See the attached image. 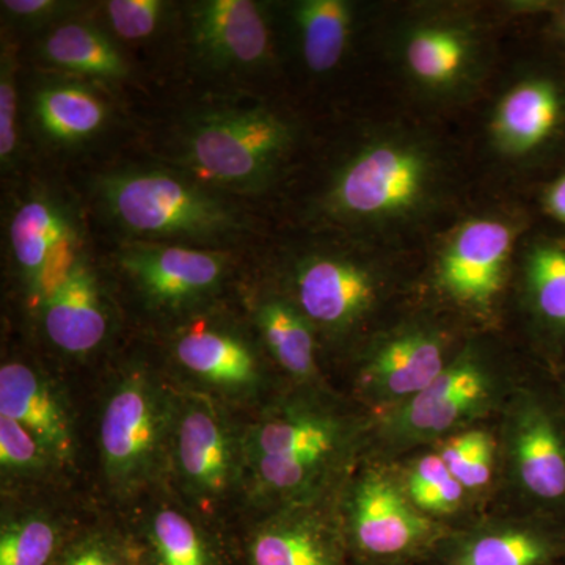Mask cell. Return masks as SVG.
<instances>
[{
  "mask_svg": "<svg viewBox=\"0 0 565 565\" xmlns=\"http://www.w3.org/2000/svg\"><path fill=\"white\" fill-rule=\"evenodd\" d=\"M371 430L373 415L337 390L286 385L244 422L245 511L334 500Z\"/></svg>",
  "mask_w": 565,
  "mask_h": 565,
  "instance_id": "6da1fadb",
  "label": "cell"
},
{
  "mask_svg": "<svg viewBox=\"0 0 565 565\" xmlns=\"http://www.w3.org/2000/svg\"><path fill=\"white\" fill-rule=\"evenodd\" d=\"M522 382L489 345L467 340L433 384L399 407L373 416L366 456L394 462L465 427L497 422Z\"/></svg>",
  "mask_w": 565,
  "mask_h": 565,
  "instance_id": "7a4b0ae2",
  "label": "cell"
},
{
  "mask_svg": "<svg viewBox=\"0 0 565 565\" xmlns=\"http://www.w3.org/2000/svg\"><path fill=\"white\" fill-rule=\"evenodd\" d=\"M180 388L151 367L115 375L102 405L99 462L111 497L134 503L169 482Z\"/></svg>",
  "mask_w": 565,
  "mask_h": 565,
  "instance_id": "3957f363",
  "label": "cell"
},
{
  "mask_svg": "<svg viewBox=\"0 0 565 565\" xmlns=\"http://www.w3.org/2000/svg\"><path fill=\"white\" fill-rule=\"evenodd\" d=\"M178 388L167 486L191 511L222 531L230 509H245L244 423L206 394Z\"/></svg>",
  "mask_w": 565,
  "mask_h": 565,
  "instance_id": "277c9868",
  "label": "cell"
},
{
  "mask_svg": "<svg viewBox=\"0 0 565 565\" xmlns=\"http://www.w3.org/2000/svg\"><path fill=\"white\" fill-rule=\"evenodd\" d=\"M351 564H424L449 527L408 500L392 462L364 456L337 497Z\"/></svg>",
  "mask_w": 565,
  "mask_h": 565,
  "instance_id": "5b68a950",
  "label": "cell"
},
{
  "mask_svg": "<svg viewBox=\"0 0 565 565\" xmlns=\"http://www.w3.org/2000/svg\"><path fill=\"white\" fill-rule=\"evenodd\" d=\"M548 394L523 381L498 416L505 505L542 516L565 508V418Z\"/></svg>",
  "mask_w": 565,
  "mask_h": 565,
  "instance_id": "8992f818",
  "label": "cell"
},
{
  "mask_svg": "<svg viewBox=\"0 0 565 565\" xmlns=\"http://www.w3.org/2000/svg\"><path fill=\"white\" fill-rule=\"evenodd\" d=\"M178 386L233 412H253L285 388L259 340L225 319L193 315L170 344Z\"/></svg>",
  "mask_w": 565,
  "mask_h": 565,
  "instance_id": "52a82bcc",
  "label": "cell"
},
{
  "mask_svg": "<svg viewBox=\"0 0 565 565\" xmlns=\"http://www.w3.org/2000/svg\"><path fill=\"white\" fill-rule=\"evenodd\" d=\"M111 217L145 239L212 241L232 233L237 218L211 193L159 170H129L103 178Z\"/></svg>",
  "mask_w": 565,
  "mask_h": 565,
  "instance_id": "ba28073f",
  "label": "cell"
},
{
  "mask_svg": "<svg viewBox=\"0 0 565 565\" xmlns=\"http://www.w3.org/2000/svg\"><path fill=\"white\" fill-rule=\"evenodd\" d=\"M465 341L429 318L382 330L356 352L349 397L373 416L399 407L433 384Z\"/></svg>",
  "mask_w": 565,
  "mask_h": 565,
  "instance_id": "9c48e42d",
  "label": "cell"
},
{
  "mask_svg": "<svg viewBox=\"0 0 565 565\" xmlns=\"http://www.w3.org/2000/svg\"><path fill=\"white\" fill-rule=\"evenodd\" d=\"M289 122L266 107L210 111L185 140V158L203 178L230 191H259L288 154Z\"/></svg>",
  "mask_w": 565,
  "mask_h": 565,
  "instance_id": "30bf717a",
  "label": "cell"
},
{
  "mask_svg": "<svg viewBox=\"0 0 565 565\" xmlns=\"http://www.w3.org/2000/svg\"><path fill=\"white\" fill-rule=\"evenodd\" d=\"M430 174L429 158L414 145H370L338 174L329 195L330 207L351 221L401 217L426 199Z\"/></svg>",
  "mask_w": 565,
  "mask_h": 565,
  "instance_id": "8fae6325",
  "label": "cell"
},
{
  "mask_svg": "<svg viewBox=\"0 0 565 565\" xmlns=\"http://www.w3.org/2000/svg\"><path fill=\"white\" fill-rule=\"evenodd\" d=\"M230 542L237 565H351L337 498L248 515Z\"/></svg>",
  "mask_w": 565,
  "mask_h": 565,
  "instance_id": "7c38bea8",
  "label": "cell"
},
{
  "mask_svg": "<svg viewBox=\"0 0 565 565\" xmlns=\"http://www.w3.org/2000/svg\"><path fill=\"white\" fill-rule=\"evenodd\" d=\"M564 553L548 516L501 504L449 527L424 565H557Z\"/></svg>",
  "mask_w": 565,
  "mask_h": 565,
  "instance_id": "4fadbf2b",
  "label": "cell"
},
{
  "mask_svg": "<svg viewBox=\"0 0 565 565\" xmlns=\"http://www.w3.org/2000/svg\"><path fill=\"white\" fill-rule=\"evenodd\" d=\"M122 273L151 310L193 316L221 292L228 258L203 248L140 243L120 253Z\"/></svg>",
  "mask_w": 565,
  "mask_h": 565,
  "instance_id": "5bb4252c",
  "label": "cell"
},
{
  "mask_svg": "<svg viewBox=\"0 0 565 565\" xmlns=\"http://www.w3.org/2000/svg\"><path fill=\"white\" fill-rule=\"evenodd\" d=\"M381 275L344 256L305 259L288 296L315 327L318 337L343 341L363 329L384 297Z\"/></svg>",
  "mask_w": 565,
  "mask_h": 565,
  "instance_id": "9a60e30c",
  "label": "cell"
},
{
  "mask_svg": "<svg viewBox=\"0 0 565 565\" xmlns=\"http://www.w3.org/2000/svg\"><path fill=\"white\" fill-rule=\"evenodd\" d=\"M10 248L25 299L36 313L82 256L79 226L54 196H29L11 217Z\"/></svg>",
  "mask_w": 565,
  "mask_h": 565,
  "instance_id": "2e32d148",
  "label": "cell"
},
{
  "mask_svg": "<svg viewBox=\"0 0 565 565\" xmlns=\"http://www.w3.org/2000/svg\"><path fill=\"white\" fill-rule=\"evenodd\" d=\"M126 525L140 565H237L230 537L191 511L170 490L150 494Z\"/></svg>",
  "mask_w": 565,
  "mask_h": 565,
  "instance_id": "e0dca14e",
  "label": "cell"
},
{
  "mask_svg": "<svg viewBox=\"0 0 565 565\" xmlns=\"http://www.w3.org/2000/svg\"><path fill=\"white\" fill-rule=\"evenodd\" d=\"M512 237L503 222L465 223L438 266V282L446 296L470 313L489 315L503 292Z\"/></svg>",
  "mask_w": 565,
  "mask_h": 565,
  "instance_id": "ac0fdd59",
  "label": "cell"
},
{
  "mask_svg": "<svg viewBox=\"0 0 565 565\" xmlns=\"http://www.w3.org/2000/svg\"><path fill=\"white\" fill-rule=\"evenodd\" d=\"M0 415L20 423L63 468L76 460L77 434L70 401L57 382L35 364L22 360L2 363Z\"/></svg>",
  "mask_w": 565,
  "mask_h": 565,
  "instance_id": "d6986e66",
  "label": "cell"
},
{
  "mask_svg": "<svg viewBox=\"0 0 565 565\" xmlns=\"http://www.w3.org/2000/svg\"><path fill=\"white\" fill-rule=\"evenodd\" d=\"M36 315L52 348L73 359L90 356L110 333L107 294L84 255L52 289Z\"/></svg>",
  "mask_w": 565,
  "mask_h": 565,
  "instance_id": "ffe728a7",
  "label": "cell"
},
{
  "mask_svg": "<svg viewBox=\"0 0 565 565\" xmlns=\"http://www.w3.org/2000/svg\"><path fill=\"white\" fill-rule=\"evenodd\" d=\"M191 35L199 57L217 70L252 68L269 57V28L258 3L250 0L195 3Z\"/></svg>",
  "mask_w": 565,
  "mask_h": 565,
  "instance_id": "44dd1931",
  "label": "cell"
},
{
  "mask_svg": "<svg viewBox=\"0 0 565 565\" xmlns=\"http://www.w3.org/2000/svg\"><path fill=\"white\" fill-rule=\"evenodd\" d=\"M258 340L286 385L333 388L319 364V337L288 296H267L253 308Z\"/></svg>",
  "mask_w": 565,
  "mask_h": 565,
  "instance_id": "7402d4cb",
  "label": "cell"
},
{
  "mask_svg": "<svg viewBox=\"0 0 565 565\" xmlns=\"http://www.w3.org/2000/svg\"><path fill=\"white\" fill-rule=\"evenodd\" d=\"M392 463L408 500L435 522L457 526L486 511L457 481L434 448L418 449Z\"/></svg>",
  "mask_w": 565,
  "mask_h": 565,
  "instance_id": "603a6c76",
  "label": "cell"
},
{
  "mask_svg": "<svg viewBox=\"0 0 565 565\" xmlns=\"http://www.w3.org/2000/svg\"><path fill=\"white\" fill-rule=\"evenodd\" d=\"M561 115L559 93L545 81L516 85L498 106L493 134L503 150L522 154L544 143Z\"/></svg>",
  "mask_w": 565,
  "mask_h": 565,
  "instance_id": "cb8c5ba5",
  "label": "cell"
},
{
  "mask_svg": "<svg viewBox=\"0 0 565 565\" xmlns=\"http://www.w3.org/2000/svg\"><path fill=\"white\" fill-rule=\"evenodd\" d=\"M76 527L43 505L3 508L0 565H54Z\"/></svg>",
  "mask_w": 565,
  "mask_h": 565,
  "instance_id": "d4e9b609",
  "label": "cell"
},
{
  "mask_svg": "<svg viewBox=\"0 0 565 565\" xmlns=\"http://www.w3.org/2000/svg\"><path fill=\"white\" fill-rule=\"evenodd\" d=\"M457 481L482 509L489 508L500 486V438L497 422L465 427L430 446Z\"/></svg>",
  "mask_w": 565,
  "mask_h": 565,
  "instance_id": "484cf974",
  "label": "cell"
},
{
  "mask_svg": "<svg viewBox=\"0 0 565 565\" xmlns=\"http://www.w3.org/2000/svg\"><path fill=\"white\" fill-rule=\"evenodd\" d=\"M35 117L50 139L77 143L102 131L107 121V106L90 88L52 84L36 93Z\"/></svg>",
  "mask_w": 565,
  "mask_h": 565,
  "instance_id": "4316f807",
  "label": "cell"
},
{
  "mask_svg": "<svg viewBox=\"0 0 565 565\" xmlns=\"http://www.w3.org/2000/svg\"><path fill=\"white\" fill-rule=\"evenodd\" d=\"M43 55L55 66L96 79H121L128 73L117 46L88 24L58 25L44 40Z\"/></svg>",
  "mask_w": 565,
  "mask_h": 565,
  "instance_id": "83f0119b",
  "label": "cell"
},
{
  "mask_svg": "<svg viewBox=\"0 0 565 565\" xmlns=\"http://www.w3.org/2000/svg\"><path fill=\"white\" fill-rule=\"evenodd\" d=\"M296 21L308 68L315 73L333 70L348 47L351 6L343 0H305L297 3Z\"/></svg>",
  "mask_w": 565,
  "mask_h": 565,
  "instance_id": "f1b7e54d",
  "label": "cell"
},
{
  "mask_svg": "<svg viewBox=\"0 0 565 565\" xmlns=\"http://www.w3.org/2000/svg\"><path fill=\"white\" fill-rule=\"evenodd\" d=\"M471 57V43L460 29L430 25L412 33L405 62L416 79L430 87H446L459 79Z\"/></svg>",
  "mask_w": 565,
  "mask_h": 565,
  "instance_id": "f546056e",
  "label": "cell"
},
{
  "mask_svg": "<svg viewBox=\"0 0 565 565\" xmlns=\"http://www.w3.org/2000/svg\"><path fill=\"white\" fill-rule=\"evenodd\" d=\"M527 305L537 321L553 332L565 333V248L535 247L525 269Z\"/></svg>",
  "mask_w": 565,
  "mask_h": 565,
  "instance_id": "4dcf8cb0",
  "label": "cell"
},
{
  "mask_svg": "<svg viewBox=\"0 0 565 565\" xmlns=\"http://www.w3.org/2000/svg\"><path fill=\"white\" fill-rule=\"evenodd\" d=\"M63 465L20 423L0 415V473L3 489L50 481Z\"/></svg>",
  "mask_w": 565,
  "mask_h": 565,
  "instance_id": "1f68e13d",
  "label": "cell"
},
{
  "mask_svg": "<svg viewBox=\"0 0 565 565\" xmlns=\"http://www.w3.org/2000/svg\"><path fill=\"white\" fill-rule=\"evenodd\" d=\"M54 565H140L126 527H76Z\"/></svg>",
  "mask_w": 565,
  "mask_h": 565,
  "instance_id": "d6a6232c",
  "label": "cell"
},
{
  "mask_svg": "<svg viewBox=\"0 0 565 565\" xmlns=\"http://www.w3.org/2000/svg\"><path fill=\"white\" fill-rule=\"evenodd\" d=\"M106 10L117 35L125 40H141L159 28L166 3L161 0H111Z\"/></svg>",
  "mask_w": 565,
  "mask_h": 565,
  "instance_id": "836d02e7",
  "label": "cell"
},
{
  "mask_svg": "<svg viewBox=\"0 0 565 565\" xmlns=\"http://www.w3.org/2000/svg\"><path fill=\"white\" fill-rule=\"evenodd\" d=\"M9 46L3 44L0 65V159L10 166L18 147L17 63Z\"/></svg>",
  "mask_w": 565,
  "mask_h": 565,
  "instance_id": "e575fe53",
  "label": "cell"
},
{
  "mask_svg": "<svg viewBox=\"0 0 565 565\" xmlns=\"http://www.w3.org/2000/svg\"><path fill=\"white\" fill-rule=\"evenodd\" d=\"M70 3L55 0H3L2 9L22 24H41L70 9Z\"/></svg>",
  "mask_w": 565,
  "mask_h": 565,
  "instance_id": "d590c367",
  "label": "cell"
},
{
  "mask_svg": "<svg viewBox=\"0 0 565 565\" xmlns=\"http://www.w3.org/2000/svg\"><path fill=\"white\" fill-rule=\"evenodd\" d=\"M546 206L556 218L565 223V177L559 178L550 189Z\"/></svg>",
  "mask_w": 565,
  "mask_h": 565,
  "instance_id": "8d00e7d4",
  "label": "cell"
},
{
  "mask_svg": "<svg viewBox=\"0 0 565 565\" xmlns=\"http://www.w3.org/2000/svg\"><path fill=\"white\" fill-rule=\"evenodd\" d=\"M559 390H561V396H563L564 407H565V375H564L563 381H561Z\"/></svg>",
  "mask_w": 565,
  "mask_h": 565,
  "instance_id": "74e56055",
  "label": "cell"
},
{
  "mask_svg": "<svg viewBox=\"0 0 565 565\" xmlns=\"http://www.w3.org/2000/svg\"><path fill=\"white\" fill-rule=\"evenodd\" d=\"M351 565H355V564H351ZM392 565H424V564H392Z\"/></svg>",
  "mask_w": 565,
  "mask_h": 565,
  "instance_id": "f35d334b",
  "label": "cell"
},
{
  "mask_svg": "<svg viewBox=\"0 0 565 565\" xmlns=\"http://www.w3.org/2000/svg\"><path fill=\"white\" fill-rule=\"evenodd\" d=\"M564 20H565V17H564Z\"/></svg>",
  "mask_w": 565,
  "mask_h": 565,
  "instance_id": "ab89813d",
  "label": "cell"
}]
</instances>
